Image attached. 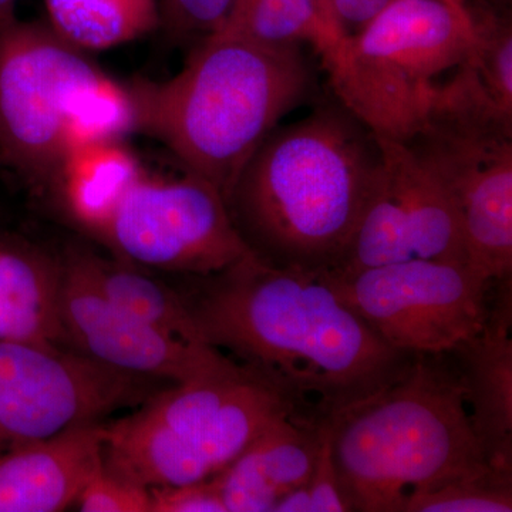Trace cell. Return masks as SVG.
Here are the masks:
<instances>
[{"label": "cell", "instance_id": "cell-1", "mask_svg": "<svg viewBox=\"0 0 512 512\" xmlns=\"http://www.w3.org/2000/svg\"><path fill=\"white\" fill-rule=\"evenodd\" d=\"M197 278L183 298L202 339L316 423L402 379L416 360L387 345L323 274L275 268L248 254Z\"/></svg>", "mask_w": 512, "mask_h": 512}, {"label": "cell", "instance_id": "cell-2", "mask_svg": "<svg viewBox=\"0 0 512 512\" xmlns=\"http://www.w3.org/2000/svg\"><path fill=\"white\" fill-rule=\"evenodd\" d=\"M384 163L382 140L332 96L278 126L224 195L249 254L275 268H339Z\"/></svg>", "mask_w": 512, "mask_h": 512}, {"label": "cell", "instance_id": "cell-3", "mask_svg": "<svg viewBox=\"0 0 512 512\" xmlns=\"http://www.w3.org/2000/svg\"><path fill=\"white\" fill-rule=\"evenodd\" d=\"M136 130L157 138L181 170L227 194L239 170L318 80L302 46L214 33L164 82L131 84Z\"/></svg>", "mask_w": 512, "mask_h": 512}, {"label": "cell", "instance_id": "cell-4", "mask_svg": "<svg viewBox=\"0 0 512 512\" xmlns=\"http://www.w3.org/2000/svg\"><path fill=\"white\" fill-rule=\"evenodd\" d=\"M436 357L417 356L402 379L328 421L349 512H403L412 494L495 471L453 366Z\"/></svg>", "mask_w": 512, "mask_h": 512}, {"label": "cell", "instance_id": "cell-5", "mask_svg": "<svg viewBox=\"0 0 512 512\" xmlns=\"http://www.w3.org/2000/svg\"><path fill=\"white\" fill-rule=\"evenodd\" d=\"M286 414L298 413L242 365L167 384L127 416L107 421L103 464L147 490L211 480Z\"/></svg>", "mask_w": 512, "mask_h": 512}, {"label": "cell", "instance_id": "cell-6", "mask_svg": "<svg viewBox=\"0 0 512 512\" xmlns=\"http://www.w3.org/2000/svg\"><path fill=\"white\" fill-rule=\"evenodd\" d=\"M470 16L443 0H392L325 60L330 92L377 137L404 141L423 124L440 76L466 59Z\"/></svg>", "mask_w": 512, "mask_h": 512}, {"label": "cell", "instance_id": "cell-7", "mask_svg": "<svg viewBox=\"0 0 512 512\" xmlns=\"http://www.w3.org/2000/svg\"><path fill=\"white\" fill-rule=\"evenodd\" d=\"M103 74L50 26H0V160L33 187L56 185L74 101Z\"/></svg>", "mask_w": 512, "mask_h": 512}, {"label": "cell", "instance_id": "cell-8", "mask_svg": "<svg viewBox=\"0 0 512 512\" xmlns=\"http://www.w3.org/2000/svg\"><path fill=\"white\" fill-rule=\"evenodd\" d=\"M326 281L392 348L443 356L480 333L493 281L468 264L410 258Z\"/></svg>", "mask_w": 512, "mask_h": 512}, {"label": "cell", "instance_id": "cell-9", "mask_svg": "<svg viewBox=\"0 0 512 512\" xmlns=\"http://www.w3.org/2000/svg\"><path fill=\"white\" fill-rule=\"evenodd\" d=\"M121 261L191 276L218 274L249 254L215 185L183 170L144 173L99 235Z\"/></svg>", "mask_w": 512, "mask_h": 512}, {"label": "cell", "instance_id": "cell-10", "mask_svg": "<svg viewBox=\"0 0 512 512\" xmlns=\"http://www.w3.org/2000/svg\"><path fill=\"white\" fill-rule=\"evenodd\" d=\"M119 372L66 346L0 340V439H46L107 421L167 386Z\"/></svg>", "mask_w": 512, "mask_h": 512}, {"label": "cell", "instance_id": "cell-11", "mask_svg": "<svg viewBox=\"0 0 512 512\" xmlns=\"http://www.w3.org/2000/svg\"><path fill=\"white\" fill-rule=\"evenodd\" d=\"M451 195L471 254L494 259L512 248V123L433 101L404 141Z\"/></svg>", "mask_w": 512, "mask_h": 512}, {"label": "cell", "instance_id": "cell-12", "mask_svg": "<svg viewBox=\"0 0 512 512\" xmlns=\"http://www.w3.org/2000/svg\"><path fill=\"white\" fill-rule=\"evenodd\" d=\"M60 258L66 348L119 372L170 384L221 375L239 366L212 346L188 345L134 318L109 301L66 256Z\"/></svg>", "mask_w": 512, "mask_h": 512}, {"label": "cell", "instance_id": "cell-13", "mask_svg": "<svg viewBox=\"0 0 512 512\" xmlns=\"http://www.w3.org/2000/svg\"><path fill=\"white\" fill-rule=\"evenodd\" d=\"M512 276L493 281L487 322L453 355L471 426L493 470L512 476Z\"/></svg>", "mask_w": 512, "mask_h": 512}, {"label": "cell", "instance_id": "cell-14", "mask_svg": "<svg viewBox=\"0 0 512 512\" xmlns=\"http://www.w3.org/2000/svg\"><path fill=\"white\" fill-rule=\"evenodd\" d=\"M107 421L0 451V512H60L103 461Z\"/></svg>", "mask_w": 512, "mask_h": 512}, {"label": "cell", "instance_id": "cell-15", "mask_svg": "<svg viewBox=\"0 0 512 512\" xmlns=\"http://www.w3.org/2000/svg\"><path fill=\"white\" fill-rule=\"evenodd\" d=\"M325 427L299 414L272 421L212 478L227 512H274L286 493L308 483Z\"/></svg>", "mask_w": 512, "mask_h": 512}, {"label": "cell", "instance_id": "cell-16", "mask_svg": "<svg viewBox=\"0 0 512 512\" xmlns=\"http://www.w3.org/2000/svg\"><path fill=\"white\" fill-rule=\"evenodd\" d=\"M62 258L32 245L0 247V340L64 346Z\"/></svg>", "mask_w": 512, "mask_h": 512}, {"label": "cell", "instance_id": "cell-17", "mask_svg": "<svg viewBox=\"0 0 512 512\" xmlns=\"http://www.w3.org/2000/svg\"><path fill=\"white\" fill-rule=\"evenodd\" d=\"M380 140L384 181L403 212L414 258L468 264L463 221L456 202L404 144Z\"/></svg>", "mask_w": 512, "mask_h": 512}, {"label": "cell", "instance_id": "cell-18", "mask_svg": "<svg viewBox=\"0 0 512 512\" xmlns=\"http://www.w3.org/2000/svg\"><path fill=\"white\" fill-rule=\"evenodd\" d=\"M64 256L109 301L134 318L188 345L210 346L202 339L183 295L153 278L146 269L119 258H104L83 247H69Z\"/></svg>", "mask_w": 512, "mask_h": 512}, {"label": "cell", "instance_id": "cell-19", "mask_svg": "<svg viewBox=\"0 0 512 512\" xmlns=\"http://www.w3.org/2000/svg\"><path fill=\"white\" fill-rule=\"evenodd\" d=\"M143 174L137 157L116 141L70 151L56 185L73 220L99 238L124 195Z\"/></svg>", "mask_w": 512, "mask_h": 512}, {"label": "cell", "instance_id": "cell-20", "mask_svg": "<svg viewBox=\"0 0 512 512\" xmlns=\"http://www.w3.org/2000/svg\"><path fill=\"white\" fill-rule=\"evenodd\" d=\"M50 28L84 50L126 45L160 26L157 0H43Z\"/></svg>", "mask_w": 512, "mask_h": 512}, {"label": "cell", "instance_id": "cell-21", "mask_svg": "<svg viewBox=\"0 0 512 512\" xmlns=\"http://www.w3.org/2000/svg\"><path fill=\"white\" fill-rule=\"evenodd\" d=\"M217 33L268 46L309 43L322 60L345 39L326 26L316 0H235Z\"/></svg>", "mask_w": 512, "mask_h": 512}, {"label": "cell", "instance_id": "cell-22", "mask_svg": "<svg viewBox=\"0 0 512 512\" xmlns=\"http://www.w3.org/2000/svg\"><path fill=\"white\" fill-rule=\"evenodd\" d=\"M136 130L130 89L103 74L74 101L64 130L66 156L76 148L116 143Z\"/></svg>", "mask_w": 512, "mask_h": 512}, {"label": "cell", "instance_id": "cell-23", "mask_svg": "<svg viewBox=\"0 0 512 512\" xmlns=\"http://www.w3.org/2000/svg\"><path fill=\"white\" fill-rule=\"evenodd\" d=\"M512 476L458 478L407 498L403 512H511Z\"/></svg>", "mask_w": 512, "mask_h": 512}, {"label": "cell", "instance_id": "cell-24", "mask_svg": "<svg viewBox=\"0 0 512 512\" xmlns=\"http://www.w3.org/2000/svg\"><path fill=\"white\" fill-rule=\"evenodd\" d=\"M160 26L180 42L198 45L224 25L235 0H157Z\"/></svg>", "mask_w": 512, "mask_h": 512}, {"label": "cell", "instance_id": "cell-25", "mask_svg": "<svg viewBox=\"0 0 512 512\" xmlns=\"http://www.w3.org/2000/svg\"><path fill=\"white\" fill-rule=\"evenodd\" d=\"M73 507L83 512H151V494L147 488L114 474L101 461Z\"/></svg>", "mask_w": 512, "mask_h": 512}, {"label": "cell", "instance_id": "cell-26", "mask_svg": "<svg viewBox=\"0 0 512 512\" xmlns=\"http://www.w3.org/2000/svg\"><path fill=\"white\" fill-rule=\"evenodd\" d=\"M151 512H227L214 480L151 488Z\"/></svg>", "mask_w": 512, "mask_h": 512}, {"label": "cell", "instance_id": "cell-27", "mask_svg": "<svg viewBox=\"0 0 512 512\" xmlns=\"http://www.w3.org/2000/svg\"><path fill=\"white\" fill-rule=\"evenodd\" d=\"M306 487L311 497V512H349L340 493L338 471L330 446L328 421Z\"/></svg>", "mask_w": 512, "mask_h": 512}, {"label": "cell", "instance_id": "cell-28", "mask_svg": "<svg viewBox=\"0 0 512 512\" xmlns=\"http://www.w3.org/2000/svg\"><path fill=\"white\" fill-rule=\"evenodd\" d=\"M390 3L392 0H330L333 18L346 36L365 29Z\"/></svg>", "mask_w": 512, "mask_h": 512}, {"label": "cell", "instance_id": "cell-29", "mask_svg": "<svg viewBox=\"0 0 512 512\" xmlns=\"http://www.w3.org/2000/svg\"><path fill=\"white\" fill-rule=\"evenodd\" d=\"M274 512H311V497L306 484L299 485L286 493L276 503Z\"/></svg>", "mask_w": 512, "mask_h": 512}, {"label": "cell", "instance_id": "cell-30", "mask_svg": "<svg viewBox=\"0 0 512 512\" xmlns=\"http://www.w3.org/2000/svg\"><path fill=\"white\" fill-rule=\"evenodd\" d=\"M316 3H318L320 15H322L323 20H325L326 26H328L333 33H336V35H345L342 29L339 28L338 23H336L335 18H333L330 0H316Z\"/></svg>", "mask_w": 512, "mask_h": 512}, {"label": "cell", "instance_id": "cell-31", "mask_svg": "<svg viewBox=\"0 0 512 512\" xmlns=\"http://www.w3.org/2000/svg\"><path fill=\"white\" fill-rule=\"evenodd\" d=\"M18 0H0V26L15 20V6Z\"/></svg>", "mask_w": 512, "mask_h": 512}, {"label": "cell", "instance_id": "cell-32", "mask_svg": "<svg viewBox=\"0 0 512 512\" xmlns=\"http://www.w3.org/2000/svg\"><path fill=\"white\" fill-rule=\"evenodd\" d=\"M443 2L447 3L450 8L457 10V12L461 13V15H468L466 0H443Z\"/></svg>", "mask_w": 512, "mask_h": 512}, {"label": "cell", "instance_id": "cell-33", "mask_svg": "<svg viewBox=\"0 0 512 512\" xmlns=\"http://www.w3.org/2000/svg\"><path fill=\"white\" fill-rule=\"evenodd\" d=\"M6 446H8V444L5 443V441H3L2 439H0V451L3 450V448H5Z\"/></svg>", "mask_w": 512, "mask_h": 512}]
</instances>
